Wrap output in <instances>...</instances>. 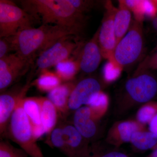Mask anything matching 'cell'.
<instances>
[{
	"label": "cell",
	"mask_w": 157,
	"mask_h": 157,
	"mask_svg": "<svg viewBox=\"0 0 157 157\" xmlns=\"http://www.w3.org/2000/svg\"><path fill=\"white\" fill-rule=\"evenodd\" d=\"M98 121L93 117L88 106L76 109L73 116V126L86 139L94 138L98 133Z\"/></svg>",
	"instance_id": "obj_15"
},
{
	"label": "cell",
	"mask_w": 157,
	"mask_h": 157,
	"mask_svg": "<svg viewBox=\"0 0 157 157\" xmlns=\"http://www.w3.org/2000/svg\"><path fill=\"white\" fill-rule=\"evenodd\" d=\"M144 126L137 121H124L113 124L107 133L106 140L109 144L119 147L131 142L132 135L137 131L145 130Z\"/></svg>",
	"instance_id": "obj_13"
},
{
	"label": "cell",
	"mask_w": 157,
	"mask_h": 157,
	"mask_svg": "<svg viewBox=\"0 0 157 157\" xmlns=\"http://www.w3.org/2000/svg\"><path fill=\"white\" fill-rule=\"evenodd\" d=\"M65 142L69 157H89L92 149L87 139L77 131L73 125H63Z\"/></svg>",
	"instance_id": "obj_14"
},
{
	"label": "cell",
	"mask_w": 157,
	"mask_h": 157,
	"mask_svg": "<svg viewBox=\"0 0 157 157\" xmlns=\"http://www.w3.org/2000/svg\"><path fill=\"white\" fill-rule=\"evenodd\" d=\"M76 36L70 29L58 25L42 24L38 28L26 29L9 37L13 50L19 56L33 61L35 57L63 38Z\"/></svg>",
	"instance_id": "obj_2"
},
{
	"label": "cell",
	"mask_w": 157,
	"mask_h": 157,
	"mask_svg": "<svg viewBox=\"0 0 157 157\" xmlns=\"http://www.w3.org/2000/svg\"><path fill=\"white\" fill-rule=\"evenodd\" d=\"M157 95V79L151 72L132 75L127 79L120 93V101L131 104H145Z\"/></svg>",
	"instance_id": "obj_5"
},
{
	"label": "cell",
	"mask_w": 157,
	"mask_h": 157,
	"mask_svg": "<svg viewBox=\"0 0 157 157\" xmlns=\"http://www.w3.org/2000/svg\"><path fill=\"white\" fill-rule=\"evenodd\" d=\"M76 84L69 82L62 83L48 93L47 98L54 104L60 114L65 115L70 110L69 101Z\"/></svg>",
	"instance_id": "obj_18"
},
{
	"label": "cell",
	"mask_w": 157,
	"mask_h": 157,
	"mask_svg": "<svg viewBox=\"0 0 157 157\" xmlns=\"http://www.w3.org/2000/svg\"><path fill=\"white\" fill-rule=\"evenodd\" d=\"M104 7V17L99 28L98 42L103 58L109 60L116 46L113 20L117 8L110 1H106Z\"/></svg>",
	"instance_id": "obj_9"
},
{
	"label": "cell",
	"mask_w": 157,
	"mask_h": 157,
	"mask_svg": "<svg viewBox=\"0 0 157 157\" xmlns=\"http://www.w3.org/2000/svg\"><path fill=\"white\" fill-rule=\"evenodd\" d=\"M13 50L9 38H1L0 39V59L3 58L9 55V52Z\"/></svg>",
	"instance_id": "obj_30"
},
{
	"label": "cell",
	"mask_w": 157,
	"mask_h": 157,
	"mask_svg": "<svg viewBox=\"0 0 157 157\" xmlns=\"http://www.w3.org/2000/svg\"><path fill=\"white\" fill-rule=\"evenodd\" d=\"M21 104L28 117L34 135L37 140L45 134L41 119L39 97H25L21 100Z\"/></svg>",
	"instance_id": "obj_16"
},
{
	"label": "cell",
	"mask_w": 157,
	"mask_h": 157,
	"mask_svg": "<svg viewBox=\"0 0 157 157\" xmlns=\"http://www.w3.org/2000/svg\"><path fill=\"white\" fill-rule=\"evenodd\" d=\"M149 131L157 136V114L149 123Z\"/></svg>",
	"instance_id": "obj_32"
},
{
	"label": "cell",
	"mask_w": 157,
	"mask_h": 157,
	"mask_svg": "<svg viewBox=\"0 0 157 157\" xmlns=\"http://www.w3.org/2000/svg\"><path fill=\"white\" fill-rule=\"evenodd\" d=\"M100 82L97 78L88 77L76 84L69 101L70 110H75L82 105L87 106L93 98L102 91Z\"/></svg>",
	"instance_id": "obj_11"
},
{
	"label": "cell",
	"mask_w": 157,
	"mask_h": 157,
	"mask_svg": "<svg viewBox=\"0 0 157 157\" xmlns=\"http://www.w3.org/2000/svg\"><path fill=\"white\" fill-rule=\"evenodd\" d=\"M32 85L29 81L23 87L13 91L2 93L0 95V134L3 136L7 132L11 115L20 101L25 98Z\"/></svg>",
	"instance_id": "obj_10"
},
{
	"label": "cell",
	"mask_w": 157,
	"mask_h": 157,
	"mask_svg": "<svg viewBox=\"0 0 157 157\" xmlns=\"http://www.w3.org/2000/svg\"><path fill=\"white\" fill-rule=\"evenodd\" d=\"M151 26L153 29L157 32V16L151 19Z\"/></svg>",
	"instance_id": "obj_33"
},
{
	"label": "cell",
	"mask_w": 157,
	"mask_h": 157,
	"mask_svg": "<svg viewBox=\"0 0 157 157\" xmlns=\"http://www.w3.org/2000/svg\"><path fill=\"white\" fill-rule=\"evenodd\" d=\"M130 142L138 150H148L155 147L157 136L149 131H137L132 135Z\"/></svg>",
	"instance_id": "obj_21"
},
{
	"label": "cell",
	"mask_w": 157,
	"mask_h": 157,
	"mask_svg": "<svg viewBox=\"0 0 157 157\" xmlns=\"http://www.w3.org/2000/svg\"><path fill=\"white\" fill-rule=\"evenodd\" d=\"M39 99L42 125L45 134H49L56 127L58 112L48 98L39 97Z\"/></svg>",
	"instance_id": "obj_19"
},
{
	"label": "cell",
	"mask_w": 157,
	"mask_h": 157,
	"mask_svg": "<svg viewBox=\"0 0 157 157\" xmlns=\"http://www.w3.org/2000/svg\"><path fill=\"white\" fill-rule=\"evenodd\" d=\"M62 81L55 72L45 70L41 71L40 76L32 85L41 91L49 93L61 84Z\"/></svg>",
	"instance_id": "obj_20"
},
{
	"label": "cell",
	"mask_w": 157,
	"mask_h": 157,
	"mask_svg": "<svg viewBox=\"0 0 157 157\" xmlns=\"http://www.w3.org/2000/svg\"><path fill=\"white\" fill-rule=\"evenodd\" d=\"M32 61L16 53L0 59V91L5 92L29 70Z\"/></svg>",
	"instance_id": "obj_8"
},
{
	"label": "cell",
	"mask_w": 157,
	"mask_h": 157,
	"mask_svg": "<svg viewBox=\"0 0 157 157\" xmlns=\"http://www.w3.org/2000/svg\"><path fill=\"white\" fill-rule=\"evenodd\" d=\"M99 29L92 38L80 49L77 58L80 70L85 73L94 72L99 67L103 58L98 42Z\"/></svg>",
	"instance_id": "obj_12"
},
{
	"label": "cell",
	"mask_w": 157,
	"mask_h": 157,
	"mask_svg": "<svg viewBox=\"0 0 157 157\" xmlns=\"http://www.w3.org/2000/svg\"><path fill=\"white\" fill-rule=\"evenodd\" d=\"M74 36L63 38L42 52L38 56L36 66L40 70H48L70 58L80 45ZM76 38V37H75Z\"/></svg>",
	"instance_id": "obj_7"
},
{
	"label": "cell",
	"mask_w": 157,
	"mask_h": 157,
	"mask_svg": "<svg viewBox=\"0 0 157 157\" xmlns=\"http://www.w3.org/2000/svg\"><path fill=\"white\" fill-rule=\"evenodd\" d=\"M157 114V101H150L144 104L138 109L136 114V120L141 124L149 123Z\"/></svg>",
	"instance_id": "obj_25"
},
{
	"label": "cell",
	"mask_w": 157,
	"mask_h": 157,
	"mask_svg": "<svg viewBox=\"0 0 157 157\" xmlns=\"http://www.w3.org/2000/svg\"><path fill=\"white\" fill-rule=\"evenodd\" d=\"M118 2L113 20L116 45L128 33L132 21V11L124 1Z\"/></svg>",
	"instance_id": "obj_17"
},
{
	"label": "cell",
	"mask_w": 157,
	"mask_h": 157,
	"mask_svg": "<svg viewBox=\"0 0 157 157\" xmlns=\"http://www.w3.org/2000/svg\"><path fill=\"white\" fill-rule=\"evenodd\" d=\"M157 10V0H152Z\"/></svg>",
	"instance_id": "obj_35"
},
{
	"label": "cell",
	"mask_w": 157,
	"mask_h": 157,
	"mask_svg": "<svg viewBox=\"0 0 157 157\" xmlns=\"http://www.w3.org/2000/svg\"><path fill=\"white\" fill-rule=\"evenodd\" d=\"M143 22L132 20L128 33L117 44L108 62L121 72L137 63L144 51Z\"/></svg>",
	"instance_id": "obj_3"
},
{
	"label": "cell",
	"mask_w": 157,
	"mask_h": 157,
	"mask_svg": "<svg viewBox=\"0 0 157 157\" xmlns=\"http://www.w3.org/2000/svg\"><path fill=\"white\" fill-rule=\"evenodd\" d=\"M49 134L47 143L48 145L52 147L58 149L66 155L69 157V152L65 142L63 126L56 127Z\"/></svg>",
	"instance_id": "obj_24"
},
{
	"label": "cell",
	"mask_w": 157,
	"mask_h": 157,
	"mask_svg": "<svg viewBox=\"0 0 157 157\" xmlns=\"http://www.w3.org/2000/svg\"><path fill=\"white\" fill-rule=\"evenodd\" d=\"M126 5L133 12L135 19L143 22L145 17L146 1H124Z\"/></svg>",
	"instance_id": "obj_28"
},
{
	"label": "cell",
	"mask_w": 157,
	"mask_h": 157,
	"mask_svg": "<svg viewBox=\"0 0 157 157\" xmlns=\"http://www.w3.org/2000/svg\"><path fill=\"white\" fill-rule=\"evenodd\" d=\"M22 149L16 148L6 141L0 142V157H29Z\"/></svg>",
	"instance_id": "obj_27"
},
{
	"label": "cell",
	"mask_w": 157,
	"mask_h": 157,
	"mask_svg": "<svg viewBox=\"0 0 157 157\" xmlns=\"http://www.w3.org/2000/svg\"><path fill=\"white\" fill-rule=\"evenodd\" d=\"M70 1L76 9L84 14L90 11L95 6L94 1L81 0H70Z\"/></svg>",
	"instance_id": "obj_29"
},
{
	"label": "cell",
	"mask_w": 157,
	"mask_h": 157,
	"mask_svg": "<svg viewBox=\"0 0 157 157\" xmlns=\"http://www.w3.org/2000/svg\"><path fill=\"white\" fill-rule=\"evenodd\" d=\"M55 67V73L62 81H69L72 80L80 70L77 59L71 58L61 62Z\"/></svg>",
	"instance_id": "obj_22"
},
{
	"label": "cell",
	"mask_w": 157,
	"mask_h": 157,
	"mask_svg": "<svg viewBox=\"0 0 157 157\" xmlns=\"http://www.w3.org/2000/svg\"><path fill=\"white\" fill-rule=\"evenodd\" d=\"M109 98L102 91L97 94L87 105L89 107L93 117L98 121L107 112L109 106Z\"/></svg>",
	"instance_id": "obj_23"
},
{
	"label": "cell",
	"mask_w": 157,
	"mask_h": 157,
	"mask_svg": "<svg viewBox=\"0 0 157 157\" xmlns=\"http://www.w3.org/2000/svg\"><path fill=\"white\" fill-rule=\"evenodd\" d=\"M21 100L11 115L6 133L29 156L44 157L37 144L29 120L21 106Z\"/></svg>",
	"instance_id": "obj_4"
},
{
	"label": "cell",
	"mask_w": 157,
	"mask_h": 157,
	"mask_svg": "<svg viewBox=\"0 0 157 157\" xmlns=\"http://www.w3.org/2000/svg\"><path fill=\"white\" fill-rule=\"evenodd\" d=\"M155 70H157V49L147 56L140 62L133 75Z\"/></svg>",
	"instance_id": "obj_26"
},
{
	"label": "cell",
	"mask_w": 157,
	"mask_h": 157,
	"mask_svg": "<svg viewBox=\"0 0 157 157\" xmlns=\"http://www.w3.org/2000/svg\"><path fill=\"white\" fill-rule=\"evenodd\" d=\"M24 9L44 25L70 29L79 37L86 23L85 14L76 9L70 0H28L21 2Z\"/></svg>",
	"instance_id": "obj_1"
},
{
	"label": "cell",
	"mask_w": 157,
	"mask_h": 157,
	"mask_svg": "<svg viewBox=\"0 0 157 157\" xmlns=\"http://www.w3.org/2000/svg\"><path fill=\"white\" fill-rule=\"evenodd\" d=\"M147 157H157V148L155 149Z\"/></svg>",
	"instance_id": "obj_34"
},
{
	"label": "cell",
	"mask_w": 157,
	"mask_h": 157,
	"mask_svg": "<svg viewBox=\"0 0 157 157\" xmlns=\"http://www.w3.org/2000/svg\"><path fill=\"white\" fill-rule=\"evenodd\" d=\"M34 19L32 15L13 2L0 1V38L14 36L23 30L33 28Z\"/></svg>",
	"instance_id": "obj_6"
},
{
	"label": "cell",
	"mask_w": 157,
	"mask_h": 157,
	"mask_svg": "<svg viewBox=\"0 0 157 157\" xmlns=\"http://www.w3.org/2000/svg\"><path fill=\"white\" fill-rule=\"evenodd\" d=\"M89 157H129L128 155L122 152L115 151H110L104 152H99L95 151L91 153Z\"/></svg>",
	"instance_id": "obj_31"
}]
</instances>
